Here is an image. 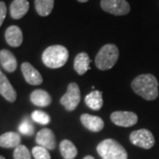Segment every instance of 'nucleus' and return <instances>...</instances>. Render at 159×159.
<instances>
[{
  "instance_id": "1",
  "label": "nucleus",
  "mask_w": 159,
  "mask_h": 159,
  "mask_svg": "<svg viewBox=\"0 0 159 159\" xmlns=\"http://www.w3.org/2000/svg\"><path fill=\"white\" fill-rule=\"evenodd\" d=\"M134 92L147 101H153L158 97V81L153 74H146L137 76L131 83Z\"/></svg>"
},
{
  "instance_id": "2",
  "label": "nucleus",
  "mask_w": 159,
  "mask_h": 159,
  "mask_svg": "<svg viewBox=\"0 0 159 159\" xmlns=\"http://www.w3.org/2000/svg\"><path fill=\"white\" fill-rule=\"evenodd\" d=\"M69 57L68 50L63 45H51L43 51L42 60L47 67L57 69L62 67L67 62Z\"/></svg>"
},
{
  "instance_id": "3",
  "label": "nucleus",
  "mask_w": 159,
  "mask_h": 159,
  "mask_svg": "<svg viewBox=\"0 0 159 159\" xmlns=\"http://www.w3.org/2000/svg\"><path fill=\"white\" fill-rule=\"evenodd\" d=\"M119 51L115 44L108 43L103 45L98 51L95 58V63L98 69L106 71L112 68L119 59Z\"/></svg>"
},
{
  "instance_id": "4",
  "label": "nucleus",
  "mask_w": 159,
  "mask_h": 159,
  "mask_svg": "<svg viewBox=\"0 0 159 159\" xmlns=\"http://www.w3.org/2000/svg\"><path fill=\"white\" fill-rule=\"evenodd\" d=\"M97 153L102 159H127L125 148L113 139H105L97 145Z\"/></svg>"
},
{
  "instance_id": "5",
  "label": "nucleus",
  "mask_w": 159,
  "mask_h": 159,
  "mask_svg": "<svg viewBox=\"0 0 159 159\" xmlns=\"http://www.w3.org/2000/svg\"><path fill=\"white\" fill-rule=\"evenodd\" d=\"M80 102V90L75 82L70 83L66 93L60 98V103L68 111H73Z\"/></svg>"
},
{
  "instance_id": "6",
  "label": "nucleus",
  "mask_w": 159,
  "mask_h": 159,
  "mask_svg": "<svg viewBox=\"0 0 159 159\" xmlns=\"http://www.w3.org/2000/svg\"><path fill=\"white\" fill-rule=\"evenodd\" d=\"M129 139L134 145L145 149H149L155 145V137L153 134L145 128L132 132Z\"/></svg>"
},
{
  "instance_id": "7",
  "label": "nucleus",
  "mask_w": 159,
  "mask_h": 159,
  "mask_svg": "<svg viewBox=\"0 0 159 159\" xmlns=\"http://www.w3.org/2000/svg\"><path fill=\"white\" fill-rule=\"evenodd\" d=\"M101 7L115 16L126 15L130 11V5L125 0H101Z\"/></svg>"
},
{
  "instance_id": "8",
  "label": "nucleus",
  "mask_w": 159,
  "mask_h": 159,
  "mask_svg": "<svg viewBox=\"0 0 159 159\" xmlns=\"http://www.w3.org/2000/svg\"><path fill=\"white\" fill-rule=\"evenodd\" d=\"M111 120L115 125L123 127L133 126L137 123L138 117L134 112L132 111H114L111 114Z\"/></svg>"
},
{
  "instance_id": "9",
  "label": "nucleus",
  "mask_w": 159,
  "mask_h": 159,
  "mask_svg": "<svg viewBox=\"0 0 159 159\" xmlns=\"http://www.w3.org/2000/svg\"><path fill=\"white\" fill-rule=\"evenodd\" d=\"M35 142L38 146L43 147L46 149L53 150L56 148V137L53 131L50 128H43L36 134Z\"/></svg>"
},
{
  "instance_id": "10",
  "label": "nucleus",
  "mask_w": 159,
  "mask_h": 159,
  "mask_svg": "<svg viewBox=\"0 0 159 159\" xmlns=\"http://www.w3.org/2000/svg\"><path fill=\"white\" fill-rule=\"evenodd\" d=\"M21 72L26 81L30 85H40L43 83V77L39 72L29 62H24L21 65Z\"/></svg>"
},
{
  "instance_id": "11",
  "label": "nucleus",
  "mask_w": 159,
  "mask_h": 159,
  "mask_svg": "<svg viewBox=\"0 0 159 159\" xmlns=\"http://www.w3.org/2000/svg\"><path fill=\"white\" fill-rule=\"evenodd\" d=\"M0 95L8 102H13L17 99V93L7 79L6 74L0 71Z\"/></svg>"
},
{
  "instance_id": "12",
  "label": "nucleus",
  "mask_w": 159,
  "mask_h": 159,
  "mask_svg": "<svg viewBox=\"0 0 159 159\" xmlns=\"http://www.w3.org/2000/svg\"><path fill=\"white\" fill-rule=\"evenodd\" d=\"M80 122L87 129L94 133L102 131L104 126V122L100 117L93 116L88 113L82 114L80 116Z\"/></svg>"
},
{
  "instance_id": "13",
  "label": "nucleus",
  "mask_w": 159,
  "mask_h": 159,
  "mask_svg": "<svg viewBox=\"0 0 159 159\" xmlns=\"http://www.w3.org/2000/svg\"><path fill=\"white\" fill-rule=\"evenodd\" d=\"M6 43L11 47H19L23 42V34L21 29L18 26H10L5 33Z\"/></svg>"
},
{
  "instance_id": "14",
  "label": "nucleus",
  "mask_w": 159,
  "mask_h": 159,
  "mask_svg": "<svg viewBox=\"0 0 159 159\" xmlns=\"http://www.w3.org/2000/svg\"><path fill=\"white\" fill-rule=\"evenodd\" d=\"M29 3L28 0H13L10 6V13L12 19L20 20L29 11Z\"/></svg>"
},
{
  "instance_id": "15",
  "label": "nucleus",
  "mask_w": 159,
  "mask_h": 159,
  "mask_svg": "<svg viewBox=\"0 0 159 159\" xmlns=\"http://www.w3.org/2000/svg\"><path fill=\"white\" fill-rule=\"evenodd\" d=\"M0 64L8 73H12L17 68V60L13 53L8 50L0 51Z\"/></svg>"
},
{
  "instance_id": "16",
  "label": "nucleus",
  "mask_w": 159,
  "mask_h": 159,
  "mask_svg": "<svg viewBox=\"0 0 159 159\" xmlns=\"http://www.w3.org/2000/svg\"><path fill=\"white\" fill-rule=\"evenodd\" d=\"M20 135L14 132H7L0 135V147L5 148H17L20 145Z\"/></svg>"
},
{
  "instance_id": "17",
  "label": "nucleus",
  "mask_w": 159,
  "mask_h": 159,
  "mask_svg": "<svg viewBox=\"0 0 159 159\" xmlns=\"http://www.w3.org/2000/svg\"><path fill=\"white\" fill-rule=\"evenodd\" d=\"M30 101L36 106L46 107L51 104V97L43 89H35L30 95Z\"/></svg>"
},
{
  "instance_id": "18",
  "label": "nucleus",
  "mask_w": 159,
  "mask_h": 159,
  "mask_svg": "<svg viewBox=\"0 0 159 159\" xmlns=\"http://www.w3.org/2000/svg\"><path fill=\"white\" fill-rule=\"evenodd\" d=\"M89 64L90 58L88 53L80 52L74 58V68L79 75H83L89 69Z\"/></svg>"
},
{
  "instance_id": "19",
  "label": "nucleus",
  "mask_w": 159,
  "mask_h": 159,
  "mask_svg": "<svg viewBox=\"0 0 159 159\" xmlns=\"http://www.w3.org/2000/svg\"><path fill=\"white\" fill-rule=\"evenodd\" d=\"M85 103L88 107H89L94 111H99L102 108V92L98 90H95L90 92L85 97Z\"/></svg>"
},
{
  "instance_id": "20",
  "label": "nucleus",
  "mask_w": 159,
  "mask_h": 159,
  "mask_svg": "<svg viewBox=\"0 0 159 159\" xmlns=\"http://www.w3.org/2000/svg\"><path fill=\"white\" fill-rule=\"evenodd\" d=\"M59 149L64 159H74L78 154L75 145L69 140H63L59 144Z\"/></svg>"
},
{
  "instance_id": "21",
  "label": "nucleus",
  "mask_w": 159,
  "mask_h": 159,
  "mask_svg": "<svg viewBox=\"0 0 159 159\" xmlns=\"http://www.w3.org/2000/svg\"><path fill=\"white\" fill-rule=\"evenodd\" d=\"M36 12L42 17L51 14L54 7V0H34Z\"/></svg>"
},
{
  "instance_id": "22",
  "label": "nucleus",
  "mask_w": 159,
  "mask_h": 159,
  "mask_svg": "<svg viewBox=\"0 0 159 159\" xmlns=\"http://www.w3.org/2000/svg\"><path fill=\"white\" fill-rule=\"evenodd\" d=\"M31 119H33V121L40 125H48L51 122V117L49 116V114L39 110H36L32 112Z\"/></svg>"
},
{
  "instance_id": "23",
  "label": "nucleus",
  "mask_w": 159,
  "mask_h": 159,
  "mask_svg": "<svg viewBox=\"0 0 159 159\" xmlns=\"http://www.w3.org/2000/svg\"><path fill=\"white\" fill-rule=\"evenodd\" d=\"M13 158L14 159H31V155L25 145H19L17 148H14L13 151Z\"/></svg>"
},
{
  "instance_id": "24",
  "label": "nucleus",
  "mask_w": 159,
  "mask_h": 159,
  "mask_svg": "<svg viewBox=\"0 0 159 159\" xmlns=\"http://www.w3.org/2000/svg\"><path fill=\"white\" fill-rule=\"evenodd\" d=\"M19 131L24 135L31 136L34 132V125L29 119H25L20 123V125L19 126Z\"/></svg>"
},
{
  "instance_id": "25",
  "label": "nucleus",
  "mask_w": 159,
  "mask_h": 159,
  "mask_svg": "<svg viewBox=\"0 0 159 159\" xmlns=\"http://www.w3.org/2000/svg\"><path fill=\"white\" fill-rule=\"evenodd\" d=\"M32 155L34 159H51L48 149L41 146H35L32 149Z\"/></svg>"
},
{
  "instance_id": "26",
  "label": "nucleus",
  "mask_w": 159,
  "mask_h": 159,
  "mask_svg": "<svg viewBox=\"0 0 159 159\" xmlns=\"http://www.w3.org/2000/svg\"><path fill=\"white\" fill-rule=\"evenodd\" d=\"M6 16V3L3 1H0V27L4 22Z\"/></svg>"
},
{
  "instance_id": "27",
  "label": "nucleus",
  "mask_w": 159,
  "mask_h": 159,
  "mask_svg": "<svg viewBox=\"0 0 159 159\" xmlns=\"http://www.w3.org/2000/svg\"><path fill=\"white\" fill-rule=\"evenodd\" d=\"M83 159H95L93 157H91V156H86Z\"/></svg>"
},
{
  "instance_id": "28",
  "label": "nucleus",
  "mask_w": 159,
  "mask_h": 159,
  "mask_svg": "<svg viewBox=\"0 0 159 159\" xmlns=\"http://www.w3.org/2000/svg\"><path fill=\"white\" fill-rule=\"evenodd\" d=\"M77 1H79L80 3H86V2H88L89 0H77Z\"/></svg>"
},
{
  "instance_id": "29",
  "label": "nucleus",
  "mask_w": 159,
  "mask_h": 159,
  "mask_svg": "<svg viewBox=\"0 0 159 159\" xmlns=\"http://www.w3.org/2000/svg\"><path fill=\"white\" fill-rule=\"evenodd\" d=\"M0 159H6L4 157H2V156H0Z\"/></svg>"
}]
</instances>
